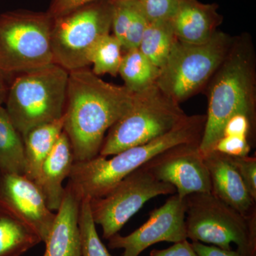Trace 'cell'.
<instances>
[{
    "mask_svg": "<svg viewBox=\"0 0 256 256\" xmlns=\"http://www.w3.org/2000/svg\"><path fill=\"white\" fill-rule=\"evenodd\" d=\"M134 94L104 82L90 69L69 72L64 131L75 162L98 156L106 133L132 108Z\"/></svg>",
    "mask_w": 256,
    "mask_h": 256,
    "instance_id": "1",
    "label": "cell"
},
{
    "mask_svg": "<svg viewBox=\"0 0 256 256\" xmlns=\"http://www.w3.org/2000/svg\"><path fill=\"white\" fill-rule=\"evenodd\" d=\"M208 85L206 124L198 146L204 156L214 150L226 124L236 114L246 116L256 126V53L248 34L233 37L228 53Z\"/></svg>",
    "mask_w": 256,
    "mask_h": 256,
    "instance_id": "2",
    "label": "cell"
},
{
    "mask_svg": "<svg viewBox=\"0 0 256 256\" xmlns=\"http://www.w3.org/2000/svg\"><path fill=\"white\" fill-rule=\"evenodd\" d=\"M206 120V114L188 116L166 134L118 153L110 159L98 154L86 161L75 162L68 182L82 200L105 196L128 174L160 153L180 144L200 143Z\"/></svg>",
    "mask_w": 256,
    "mask_h": 256,
    "instance_id": "3",
    "label": "cell"
},
{
    "mask_svg": "<svg viewBox=\"0 0 256 256\" xmlns=\"http://www.w3.org/2000/svg\"><path fill=\"white\" fill-rule=\"evenodd\" d=\"M69 72L57 64L18 74L9 87L4 108L22 138L34 128L63 117Z\"/></svg>",
    "mask_w": 256,
    "mask_h": 256,
    "instance_id": "4",
    "label": "cell"
},
{
    "mask_svg": "<svg viewBox=\"0 0 256 256\" xmlns=\"http://www.w3.org/2000/svg\"><path fill=\"white\" fill-rule=\"evenodd\" d=\"M186 236L224 250L237 246L242 256H256V217L247 218L212 193L184 198Z\"/></svg>",
    "mask_w": 256,
    "mask_h": 256,
    "instance_id": "5",
    "label": "cell"
},
{
    "mask_svg": "<svg viewBox=\"0 0 256 256\" xmlns=\"http://www.w3.org/2000/svg\"><path fill=\"white\" fill-rule=\"evenodd\" d=\"M232 42L233 37L220 31L210 41L198 44L176 38L156 85L178 104L188 100L206 87Z\"/></svg>",
    "mask_w": 256,
    "mask_h": 256,
    "instance_id": "6",
    "label": "cell"
},
{
    "mask_svg": "<svg viewBox=\"0 0 256 256\" xmlns=\"http://www.w3.org/2000/svg\"><path fill=\"white\" fill-rule=\"evenodd\" d=\"M188 117L154 84L134 94L131 110L108 131L99 156L108 158L166 134Z\"/></svg>",
    "mask_w": 256,
    "mask_h": 256,
    "instance_id": "7",
    "label": "cell"
},
{
    "mask_svg": "<svg viewBox=\"0 0 256 256\" xmlns=\"http://www.w3.org/2000/svg\"><path fill=\"white\" fill-rule=\"evenodd\" d=\"M52 22L46 12L16 10L0 15V72L20 74L54 64Z\"/></svg>",
    "mask_w": 256,
    "mask_h": 256,
    "instance_id": "8",
    "label": "cell"
},
{
    "mask_svg": "<svg viewBox=\"0 0 256 256\" xmlns=\"http://www.w3.org/2000/svg\"><path fill=\"white\" fill-rule=\"evenodd\" d=\"M114 2L98 0L53 18L52 50L54 62L67 72L90 65L96 44L112 30Z\"/></svg>",
    "mask_w": 256,
    "mask_h": 256,
    "instance_id": "9",
    "label": "cell"
},
{
    "mask_svg": "<svg viewBox=\"0 0 256 256\" xmlns=\"http://www.w3.org/2000/svg\"><path fill=\"white\" fill-rule=\"evenodd\" d=\"M176 192L172 185L160 181L141 166L121 180L105 196L89 200L92 220L102 228L104 238L108 240L118 234L146 202Z\"/></svg>",
    "mask_w": 256,
    "mask_h": 256,
    "instance_id": "10",
    "label": "cell"
},
{
    "mask_svg": "<svg viewBox=\"0 0 256 256\" xmlns=\"http://www.w3.org/2000/svg\"><path fill=\"white\" fill-rule=\"evenodd\" d=\"M200 143L173 146L143 165L156 178L169 183L184 198L195 193H210L212 184Z\"/></svg>",
    "mask_w": 256,
    "mask_h": 256,
    "instance_id": "11",
    "label": "cell"
},
{
    "mask_svg": "<svg viewBox=\"0 0 256 256\" xmlns=\"http://www.w3.org/2000/svg\"><path fill=\"white\" fill-rule=\"evenodd\" d=\"M184 198L176 194L150 214L146 223L129 235L116 234L108 239L110 249L122 248V256H139L146 249L160 242L188 240L185 226Z\"/></svg>",
    "mask_w": 256,
    "mask_h": 256,
    "instance_id": "12",
    "label": "cell"
},
{
    "mask_svg": "<svg viewBox=\"0 0 256 256\" xmlns=\"http://www.w3.org/2000/svg\"><path fill=\"white\" fill-rule=\"evenodd\" d=\"M0 212L24 224L43 242L56 216L34 182L24 174L10 173H0Z\"/></svg>",
    "mask_w": 256,
    "mask_h": 256,
    "instance_id": "13",
    "label": "cell"
},
{
    "mask_svg": "<svg viewBox=\"0 0 256 256\" xmlns=\"http://www.w3.org/2000/svg\"><path fill=\"white\" fill-rule=\"evenodd\" d=\"M204 158L215 196L247 218L256 217V200L234 166L230 156L213 150Z\"/></svg>",
    "mask_w": 256,
    "mask_h": 256,
    "instance_id": "14",
    "label": "cell"
},
{
    "mask_svg": "<svg viewBox=\"0 0 256 256\" xmlns=\"http://www.w3.org/2000/svg\"><path fill=\"white\" fill-rule=\"evenodd\" d=\"M82 198L70 183L44 242L43 256H82L78 218Z\"/></svg>",
    "mask_w": 256,
    "mask_h": 256,
    "instance_id": "15",
    "label": "cell"
},
{
    "mask_svg": "<svg viewBox=\"0 0 256 256\" xmlns=\"http://www.w3.org/2000/svg\"><path fill=\"white\" fill-rule=\"evenodd\" d=\"M218 8L216 4L182 0L171 20L176 40L195 44L210 41L223 21Z\"/></svg>",
    "mask_w": 256,
    "mask_h": 256,
    "instance_id": "16",
    "label": "cell"
},
{
    "mask_svg": "<svg viewBox=\"0 0 256 256\" xmlns=\"http://www.w3.org/2000/svg\"><path fill=\"white\" fill-rule=\"evenodd\" d=\"M74 162L72 144L63 131L42 164L40 174L35 182L52 212H57L62 204L65 194L63 182L69 178Z\"/></svg>",
    "mask_w": 256,
    "mask_h": 256,
    "instance_id": "17",
    "label": "cell"
},
{
    "mask_svg": "<svg viewBox=\"0 0 256 256\" xmlns=\"http://www.w3.org/2000/svg\"><path fill=\"white\" fill-rule=\"evenodd\" d=\"M64 118L34 128L23 137L24 175L36 182L44 160L53 150L64 131Z\"/></svg>",
    "mask_w": 256,
    "mask_h": 256,
    "instance_id": "18",
    "label": "cell"
},
{
    "mask_svg": "<svg viewBox=\"0 0 256 256\" xmlns=\"http://www.w3.org/2000/svg\"><path fill=\"white\" fill-rule=\"evenodd\" d=\"M24 144L22 136L0 106V173L24 174Z\"/></svg>",
    "mask_w": 256,
    "mask_h": 256,
    "instance_id": "19",
    "label": "cell"
},
{
    "mask_svg": "<svg viewBox=\"0 0 256 256\" xmlns=\"http://www.w3.org/2000/svg\"><path fill=\"white\" fill-rule=\"evenodd\" d=\"M118 74L124 80V86L136 94L156 84L160 68L136 48L124 52Z\"/></svg>",
    "mask_w": 256,
    "mask_h": 256,
    "instance_id": "20",
    "label": "cell"
},
{
    "mask_svg": "<svg viewBox=\"0 0 256 256\" xmlns=\"http://www.w3.org/2000/svg\"><path fill=\"white\" fill-rule=\"evenodd\" d=\"M175 40L171 20L151 22L144 30L138 50L160 69L166 62Z\"/></svg>",
    "mask_w": 256,
    "mask_h": 256,
    "instance_id": "21",
    "label": "cell"
},
{
    "mask_svg": "<svg viewBox=\"0 0 256 256\" xmlns=\"http://www.w3.org/2000/svg\"><path fill=\"white\" fill-rule=\"evenodd\" d=\"M41 242L24 224L0 212V256H21Z\"/></svg>",
    "mask_w": 256,
    "mask_h": 256,
    "instance_id": "22",
    "label": "cell"
},
{
    "mask_svg": "<svg viewBox=\"0 0 256 256\" xmlns=\"http://www.w3.org/2000/svg\"><path fill=\"white\" fill-rule=\"evenodd\" d=\"M122 47L114 34L106 35L96 44L90 54L92 72L96 76L108 74L112 76L118 74L122 58Z\"/></svg>",
    "mask_w": 256,
    "mask_h": 256,
    "instance_id": "23",
    "label": "cell"
},
{
    "mask_svg": "<svg viewBox=\"0 0 256 256\" xmlns=\"http://www.w3.org/2000/svg\"><path fill=\"white\" fill-rule=\"evenodd\" d=\"M82 256H112L100 240L92 220L88 198H82L78 218Z\"/></svg>",
    "mask_w": 256,
    "mask_h": 256,
    "instance_id": "24",
    "label": "cell"
},
{
    "mask_svg": "<svg viewBox=\"0 0 256 256\" xmlns=\"http://www.w3.org/2000/svg\"><path fill=\"white\" fill-rule=\"evenodd\" d=\"M138 6L149 22L171 20L182 0H137Z\"/></svg>",
    "mask_w": 256,
    "mask_h": 256,
    "instance_id": "25",
    "label": "cell"
},
{
    "mask_svg": "<svg viewBox=\"0 0 256 256\" xmlns=\"http://www.w3.org/2000/svg\"><path fill=\"white\" fill-rule=\"evenodd\" d=\"M137 0H118L114 2L112 30L114 35L124 46L128 28Z\"/></svg>",
    "mask_w": 256,
    "mask_h": 256,
    "instance_id": "26",
    "label": "cell"
},
{
    "mask_svg": "<svg viewBox=\"0 0 256 256\" xmlns=\"http://www.w3.org/2000/svg\"><path fill=\"white\" fill-rule=\"evenodd\" d=\"M149 22L138 6V1L128 28L122 50L124 52L139 48L144 30Z\"/></svg>",
    "mask_w": 256,
    "mask_h": 256,
    "instance_id": "27",
    "label": "cell"
},
{
    "mask_svg": "<svg viewBox=\"0 0 256 256\" xmlns=\"http://www.w3.org/2000/svg\"><path fill=\"white\" fill-rule=\"evenodd\" d=\"M229 156L245 184L248 191L256 201V156Z\"/></svg>",
    "mask_w": 256,
    "mask_h": 256,
    "instance_id": "28",
    "label": "cell"
},
{
    "mask_svg": "<svg viewBox=\"0 0 256 256\" xmlns=\"http://www.w3.org/2000/svg\"><path fill=\"white\" fill-rule=\"evenodd\" d=\"M249 140L242 136H223L216 144L214 150L232 156H248L252 149Z\"/></svg>",
    "mask_w": 256,
    "mask_h": 256,
    "instance_id": "29",
    "label": "cell"
},
{
    "mask_svg": "<svg viewBox=\"0 0 256 256\" xmlns=\"http://www.w3.org/2000/svg\"><path fill=\"white\" fill-rule=\"evenodd\" d=\"M256 126L244 114L233 116L224 128L223 136H242L248 138L252 144L254 142Z\"/></svg>",
    "mask_w": 256,
    "mask_h": 256,
    "instance_id": "30",
    "label": "cell"
},
{
    "mask_svg": "<svg viewBox=\"0 0 256 256\" xmlns=\"http://www.w3.org/2000/svg\"><path fill=\"white\" fill-rule=\"evenodd\" d=\"M95 1L98 0H52L46 12L52 18H58L78 6ZM110 1L116 2L118 0H110Z\"/></svg>",
    "mask_w": 256,
    "mask_h": 256,
    "instance_id": "31",
    "label": "cell"
},
{
    "mask_svg": "<svg viewBox=\"0 0 256 256\" xmlns=\"http://www.w3.org/2000/svg\"><path fill=\"white\" fill-rule=\"evenodd\" d=\"M150 256H198L188 240L174 242V245L162 250H154L150 252Z\"/></svg>",
    "mask_w": 256,
    "mask_h": 256,
    "instance_id": "32",
    "label": "cell"
},
{
    "mask_svg": "<svg viewBox=\"0 0 256 256\" xmlns=\"http://www.w3.org/2000/svg\"><path fill=\"white\" fill-rule=\"evenodd\" d=\"M192 246L198 256H242L237 250H224L215 246L192 242Z\"/></svg>",
    "mask_w": 256,
    "mask_h": 256,
    "instance_id": "33",
    "label": "cell"
},
{
    "mask_svg": "<svg viewBox=\"0 0 256 256\" xmlns=\"http://www.w3.org/2000/svg\"><path fill=\"white\" fill-rule=\"evenodd\" d=\"M6 78L8 76L0 72V106L5 102L8 90H9L10 86L8 85Z\"/></svg>",
    "mask_w": 256,
    "mask_h": 256,
    "instance_id": "34",
    "label": "cell"
}]
</instances>
